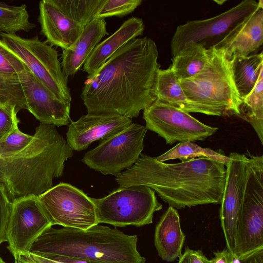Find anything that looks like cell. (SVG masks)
<instances>
[{
	"instance_id": "6da1fadb",
	"label": "cell",
	"mask_w": 263,
	"mask_h": 263,
	"mask_svg": "<svg viewBox=\"0 0 263 263\" xmlns=\"http://www.w3.org/2000/svg\"><path fill=\"white\" fill-rule=\"evenodd\" d=\"M158 55L147 37L122 46L84 81L81 97L87 114L138 117L156 100Z\"/></svg>"
},
{
	"instance_id": "7a4b0ae2",
	"label": "cell",
	"mask_w": 263,
	"mask_h": 263,
	"mask_svg": "<svg viewBox=\"0 0 263 263\" xmlns=\"http://www.w3.org/2000/svg\"><path fill=\"white\" fill-rule=\"evenodd\" d=\"M180 160L167 163L141 153L134 165L116 176V181L119 187L148 186L170 206L178 209L220 204L226 166L206 157Z\"/></svg>"
},
{
	"instance_id": "3957f363",
	"label": "cell",
	"mask_w": 263,
	"mask_h": 263,
	"mask_svg": "<svg viewBox=\"0 0 263 263\" xmlns=\"http://www.w3.org/2000/svg\"><path fill=\"white\" fill-rule=\"evenodd\" d=\"M33 136L20 152L0 157V182L12 202L37 197L52 188L53 178L62 176L65 161L73 155L53 125L41 123Z\"/></svg>"
},
{
	"instance_id": "277c9868",
	"label": "cell",
	"mask_w": 263,
	"mask_h": 263,
	"mask_svg": "<svg viewBox=\"0 0 263 263\" xmlns=\"http://www.w3.org/2000/svg\"><path fill=\"white\" fill-rule=\"evenodd\" d=\"M136 235L97 224L86 230L52 226L36 239L30 252L45 258L65 257L89 263H145Z\"/></svg>"
},
{
	"instance_id": "5b68a950",
	"label": "cell",
	"mask_w": 263,
	"mask_h": 263,
	"mask_svg": "<svg viewBox=\"0 0 263 263\" xmlns=\"http://www.w3.org/2000/svg\"><path fill=\"white\" fill-rule=\"evenodd\" d=\"M212 50L210 60L195 76L179 81L189 99L221 111L223 116L239 117L241 99L235 88L231 62L220 51Z\"/></svg>"
},
{
	"instance_id": "8992f818",
	"label": "cell",
	"mask_w": 263,
	"mask_h": 263,
	"mask_svg": "<svg viewBox=\"0 0 263 263\" xmlns=\"http://www.w3.org/2000/svg\"><path fill=\"white\" fill-rule=\"evenodd\" d=\"M248 156L247 177L233 253L238 260L263 250V156Z\"/></svg>"
},
{
	"instance_id": "52a82bcc",
	"label": "cell",
	"mask_w": 263,
	"mask_h": 263,
	"mask_svg": "<svg viewBox=\"0 0 263 263\" xmlns=\"http://www.w3.org/2000/svg\"><path fill=\"white\" fill-rule=\"evenodd\" d=\"M91 199L98 223L118 227L150 224L154 213L162 208L155 191L145 185L119 187L106 196Z\"/></svg>"
},
{
	"instance_id": "ba28073f",
	"label": "cell",
	"mask_w": 263,
	"mask_h": 263,
	"mask_svg": "<svg viewBox=\"0 0 263 263\" xmlns=\"http://www.w3.org/2000/svg\"><path fill=\"white\" fill-rule=\"evenodd\" d=\"M4 45L33 76L59 98L71 102L68 78L64 73L58 51L37 35L24 38L16 34L0 33Z\"/></svg>"
},
{
	"instance_id": "9c48e42d",
	"label": "cell",
	"mask_w": 263,
	"mask_h": 263,
	"mask_svg": "<svg viewBox=\"0 0 263 263\" xmlns=\"http://www.w3.org/2000/svg\"><path fill=\"white\" fill-rule=\"evenodd\" d=\"M260 8H263L262 0H244L211 18L189 21L179 25L171 41L172 57L190 42L200 44L206 49L212 47L236 25Z\"/></svg>"
},
{
	"instance_id": "30bf717a",
	"label": "cell",
	"mask_w": 263,
	"mask_h": 263,
	"mask_svg": "<svg viewBox=\"0 0 263 263\" xmlns=\"http://www.w3.org/2000/svg\"><path fill=\"white\" fill-rule=\"evenodd\" d=\"M37 198L52 226L86 230L99 224L91 197L69 183L61 182Z\"/></svg>"
},
{
	"instance_id": "8fae6325",
	"label": "cell",
	"mask_w": 263,
	"mask_h": 263,
	"mask_svg": "<svg viewBox=\"0 0 263 263\" xmlns=\"http://www.w3.org/2000/svg\"><path fill=\"white\" fill-rule=\"evenodd\" d=\"M147 130L145 126L133 123L123 131L88 151L82 161L104 175L117 176L139 159Z\"/></svg>"
},
{
	"instance_id": "7c38bea8",
	"label": "cell",
	"mask_w": 263,
	"mask_h": 263,
	"mask_svg": "<svg viewBox=\"0 0 263 263\" xmlns=\"http://www.w3.org/2000/svg\"><path fill=\"white\" fill-rule=\"evenodd\" d=\"M146 128L165 139L166 144L202 141L217 127L207 125L190 114L156 101L143 110Z\"/></svg>"
},
{
	"instance_id": "4fadbf2b",
	"label": "cell",
	"mask_w": 263,
	"mask_h": 263,
	"mask_svg": "<svg viewBox=\"0 0 263 263\" xmlns=\"http://www.w3.org/2000/svg\"><path fill=\"white\" fill-rule=\"evenodd\" d=\"M13 203L6 230L7 248L15 260L30 252L41 234L52 226L36 197H29Z\"/></svg>"
},
{
	"instance_id": "5bb4252c",
	"label": "cell",
	"mask_w": 263,
	"mask_h": 263,
	"mask_svg": "<svg viewBox=\"0 0 263 263\" xmlns=\"http://www.w3.org/2000/svg\"><path fill=\"white\" fill-rule=\"evenodd\" d=\"M223 196L220 203L219 218L227 249L232 254L235 246L236 226L242 203L247 180L248 157L231 153Z\"/></svg>"
},
{
	"instance_id": "9a60e30c",
	"label": "cell",
	"mask_w": 263,
	"mask_h": 263,
	"mask_svg": "<svg viewBox=\"0 0 263 263\" xmlns=\"http://www.w3.org/2000/svg\"><path fill=\"white\" fill-rule=\"evenodd\" d=\"M18 77L25 98L27 110L41 123L58 127L71 120V102L59 98L36 79L26 66Z\"/></svg>"
},
{
	"instance_id": "2e32d148",
	"label": "cell",
	"mask_w": 263,
	"mask_h": 263,
	"mask_svg": "<svg viewBox=\"0 0 263 263\" xmlns=\"http://www.w3.org/2000/svg\"><path fill=\"white\" fill-rule=\"evenodd\" d=\"M132 123V118L119 115L87 114L76 121H70L66 140L73 150L81 151L96 141H102L118 134Z\"/></svg>"
},
{
	"instance_id": "e0dca14e",
	"label": "cell",
	"mask_w": 263,
	"mask_h": 263,
	"mask_svg": "<svg viewBox=\"0 0 263 263\" xmlns=\"http://www.w3.org/2000/svg\"><path fill=\"white\" fill-rule=\"evenodd\" d=\"M38 22L40 34L49 45L62 50L69 48L77 40L83 28L55 0H43L39 4Z\"/></svg>"
},
{
	"instance_id": "ac0fdd59",
	"label": "cell",
	"mask_w": 263,
	"mask_h": 263,
	"mask_svg": "<svg viewBox=\"0 0 263 263\" xmlns=\"http://www.w3.org/2000/svg\"><path fill=\"white\" fill-rule=\"evenodd\" d=\"M263 43V8L257 9L232 29L212 47L231 61L252 54Z\"/></svg>"
},
{
	"instance_id": "d6986e66",
	"label": "cell",
	"mask_w": 263,
	"mask_h": 263,
	"mask_svg": "<svg viewBox=\"0 0 263 263\" xmlns=\"http://www.w3.org/2000/svg\"><path fill=\"white\" fill-rule=\"evenodd\" d=\"M156 101L187 113H201L210 116H223L213 107L202 104L188 98L170 66L158 71L156 83Z\"/></svg>"
},
{
	"instance_id": "ffe728a7",
	"label": "cell",
	"mask_w": 263,
	"mask_h": 263,
	"mask_svg": "<svg viewBox=\"0 0 263 263\" xmlns=\"http://www.w3.org/2000/svg\"><path fill=\"white\" fill-rule=\"evenodd\" d=\"M107 34L104 18H96L86 25L75 42L62 50L61 66L68 78L74 76L102 39Z\"/></svg>"
},
{
	"instance_id": "44dd1931",
	"label": "cell",
	"mask_w": 263,
	"mask_h": 263,
	"mask_svg": "<svg viewBox=\"0 0 263 263\" xmlns=\"http://www.w3.org/2000/svg\"><path fill=\"white\" fill-rule=\"evenodd\" d=\"M144 27L141 18L127 19L112 35L96 46L84 63L83 70L88 74L93 73L129 40L141 35Z\"/></svg>"
},
{
	"instance_id": "7402d4cb",
	"label": "cell",
	"mask_w": 263,
	"mask_h": 263,
	"mask_svg": "<svg viewBox=\"0 0 263 263\" xmlns=\"http://www.w3.org/2000/svg\"><path fill=\"white\" fill-rule=\"evenodd\" d=\"M185 238L178 212L169 206L155 228L154 243L159 256L168 262L179 258Z\"/></svg>"
},
{
	"instance_id": "603a6c76",
	"label": "cell",
	"mask_w": 263,
	"mask_h": 263,
	"mask_svg": "<svg viewBox=\"0 0 263 263\" xmlns=\"http://www.w3.org/2000/svg\"><path fill=\"white\" fill-rule=\"evenodd\" d=\"M212 50L190 42L172 58L170 67L179 81L189 79L201 71L209 62Z\"/></svg>"
},
{
	"instance_id": "cb8c5ba5",
	"label": "cell",
	"mask_w": 263,
	"mask_h": 263,
	"mask_svg": "<svg viewBox=\"0 0 263 263\" xmlns=\"http://www.w3.org/2000/svg\"><path fill=\"white\" fill-rule=\"evenodd\" d=\"M230 62L233 80L241 100L252 91L263 71V54L236 57Z\"/></svg>"
},
{
	"instance_id": "d4e9b609",
	"label": "cell",
	"mask_w": 263,
	"mask_h": 263,
	"mask_svg": "<svg viewBox=\"0 0 263 263\" xmlns=\"http://www.w3.org/2000/svg\"><path fill=\"white\" fill-rule=\"evenodd\" d=\"M239 118L248 122L263 144V71L252 91L241 100Z\"/></svg>"
},
{
	"instance_id": "484cf974",
	"label": "cell",
	"mask_w": 263,
	"mask_h": 263,
	"mask_svg": "<svg viewBox=\"0 0 263 263\" xmlns=\"http://www.w3.org/2000/svg\"><path fill=\"white\" fill-rule=\"evenodd\" d=\"M206 157L219 162L226 166L230 158L221 150L214 151L209 148H203L193 142L186 141L178 143L164 154L155 157L160 162L179 159L180 160Z\"/></svg>"
},
{
	"instance_id": "4316f807",
	"label": "cell",
	"mask_w": 263,
	"mask_h": 263,
	"mask_svg": "<svg viewBox=\"0 0 263 263\" xmlns=\"http://www.w3.org/2000/svg\"><path fill=\"white\" fill-rule=\"evenodd\" d=\"M35 27L29 21L27 6H11L0 2V33L16 34L20 31L29 32Z\"/></svg>"
},
{
	"instance_id": "83f0119b",
	"label": "cell",
	"mask_w": 263,
	"mask_h": 263,
	"mask_svg": "<svg viewBox=\"0 0 263 263\" xmlns=\"http://www.w3.org/2000/svg\"><path fill=\"white\" fill-rule=\"evenodd\" d=\"M78 24L85 27L93 20L105 0H55Z\"/></svg>"
},
{
	"instance_id": "f1b7e54d",
	"label": "cell",
	"mask_w": 263,
	"mask_h": 263,
	"mask_svg": "<svg viewBox=\"0 0 263 263\" xmlns=\"http://www.w3.org/2000/svg\"><path fill=\"white\" fill-rule=\"evenodd\" d=\"M0 105L14 106L18 111L27 109L18 77H13L0 73Z\"/></svg>"
},
{
	"instance_id": "f546056e",
	"label": "cell",
	"mask_w": 263,
	"mask_h": 263,
	"mask_svg": "<svg viewBox=\"0 0 263 263\" xmlns=\"http://www.w3.org/2000/svg\"><path fill=\"white\" fill-rule=\"evenodd\" d=\"M33 139L34 136L23 133L18 127L15 128L0 141V157H8L20 152L27 147Z\"/></svg>"
},
{
	"instance_id": "4dcf8cb0",
	"label": "cell",
	"mask_w": 263,
	"mask_h": 263,
	"mask_svg": "<svg viewBox=\"0 0 263 263\" xmlns=\"http://www.w3.org/2000/svg\"><path fill=\"white\" fill-rule=\"evenodd\" d=\"M142 2L141 0H105L96 18L123 17L133 12Z\"/></svg>"
},
{
	"instance_id": "1f68e13d",
	"label": "cell",
	"mask_w": 263,
	"mask_h": 263,
	"mask_svg": "<svg viewBox=\"0 0 263 263\" xmlns=\"http://www.w3.org/2000/svg\"><path fill=\"white\" fill-rule=\"evenodd\" d=\"M26 66L4 45L0 39V73L3 74L18 77Z\"/></svg>"
},
{
	"instance_id": "d6a6232c",
	"label": "cell",
	"mask_w": 263,
	"mask_h": 263,
	"mask_svg": "<svg viewBox=\"0 0 263 263\" xmlns=\"http://www.w3.org/2000/svg\"><path fill=\"white\" fill-rule=\"evenodd\" d=\"M18 112L14 106L0 105V141L18 127L20 122L17 117Z\"/></svg>"
},
{
	"instance_id": "836d02e7",
	"label": "cell",
	"mask_w": 263,
	"mask_h": 263,
	"mask_svg": "<svg viewBox=\"0 0 263 263\" xmlns=\"http://www.w3.org/2000/svg\"><path fill=\"white\" fill-rule=\"evenodd\" d=\"M12 205L3 184L0 182V245L6 241V230Z\"/></svg>"
},
{
	"instance_id": "e575fe53",
	"label": "cell",
	"mask_w": 263,
	"mask_h": 263,
	"mask_svg": "<svg viewBox=\"0 0 263 263\" xmlns=\"http://www.w3.org/2000/svg\"><path fill=\"white\" fill-rule=\"evenodd\" d=\"M214 254L213 263H239V260L227 249L220 252H215Z\"/></svg>"
},
{
	"instance_id": "d590c367",
	"label": "cell",
	"mask_w": 263,
	"mask_h": 263,
	"mask_svg": "<svg viewBox=\"0 0 263 263\" xmlns=\"http://www.w3.org/2000/svg\"><path fill=\"white\" fill-rule=\"evenodd\" d=\"M190 263H213V259L206 258L201 250H193L188 248Z\"/></svg>"
},
{
	"instance_id": "8d00e7d4",
	"label": "cell",
	"mask_w": 263,
	"mask_h": 263,
	"mask_svg": "<svg viewBox=\"0 0 263 263\" xmlns=\"http://www.w3.org/2000/svg\"><path fill=\"white\" fill-rule=\"evenodd\" d=\"M239 263H263V250L239 260Z\"/></svg>"
},
{
	"instance_id": "74e56055",
	"label": "cell",
	"mask_w": 263,
	"mask_h": 263,
	"mask_svg": "<svg viewBox=\"0 0 263 263\" xmlns=\"http://www.w3.org/2000/svg\"><path fill=\"white\" fill-rule=\"evenodd\" d=\"M179 258L178 263H190L188 247L185 248L184 253Z\"/></svg>"
},
{
	"instance_id": "f35d334b",
	"label": "cell",
	"mask_w": 263,
	"mask_h": 263,
	"mask_svg": "<svg viewBox=\"0 0 263 263\" xmlns=\"http://www.w3.org/2000/svg\"><path fill=\"white\" fill-rule=\"evenodd\" d=\"M0 263H6V262H5L3 260V259L1 257V256H0Z\"/></svg>"
}]
</instances>
